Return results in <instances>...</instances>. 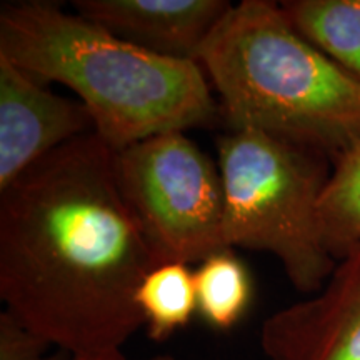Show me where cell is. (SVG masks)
<instances>
[{"mask_svg": "<svg viewBox=\"0 0 360 360\" xmlns=\"http://www.w3.org/2000/svg\"><path fill=\"white\" fill-rule=\"evenodd\" d=\"M155 265L96 132L0 191V299L72 357L122 350L143 327L135 295Z\"/></svg>", "mask_w": 360, "mask_h": 360, "instance_id": "1", "label": "cell"}, {"mask_svg": "<svg viewBox=\"0 0 360 360\" xmlns=\"http://www.w3.org/2000/svg\"><path fill=\"white\" fill-rule=\"evenodd\" d=\"M0 57L74 90L114 152L207 125L219 110L197 62L143 51L52 2L4 4Z\"/></svg>", "mask_w": 360, "mask_h": 360, "instance_id": "2", "label": "cell"}, {"mask_svg": "<svg viewBox=\"0 0 360 360\" xmlns=\"http://www.w3.org/2000/svg\"><path fill=\"white\" fill-rule=\"evenodd\" d=\"M197 64L231 129H257L334 162L360 142V84L292 25L281 4L229 8Z\"/></svg>", "mask_w": 360, "mask_h": 360, "instance_id": "3", "label": "cell"}, {"mask_svg": "<svg viewBox=\"0 0 360 360\" xmlns=\"http://www.w3.org/2000/svg\"><path fill=\"white\" fill-rule=\"evenodd\" d=\"M217 150L229 249L269 252L295 290H321L337 264L321 224L326 157L257 129H231Z\"/></svg>", "mask_w": 360, "mask_h": 360, "instance_id": "4", "label": "cell"}, {"mask_svg": "<svg viewBox=\"0 0 360 360\" xmlns=\"http://www.w3.org/2000/svg\"><path fill=\"white\" fill-rule=\"evenodd\" d=\"M115 175L157 265L200 264L231 250L220 169L186 132H162L115 152Z\"/></svg>", "mask_w": 360, "mask_h": 360, "instance_id": "5", "label": "cell"}, {"mask_svg": "<svg viewBox=\"0 0 360 360\" xmlns=\"http://www.w3.org/2000/svg\"><path fill=\"white\" fill-rule=\"evenodd\" d=\"M260 349L267 360H360V240L321 290L265 319Z\"/></svg>", "mask_w": 360, "mask_h": 360, "instance_id": "6", "label": "cell"}, {"mask_svg": "<svg viewBox=\"0 0 360 360\" xmlns=\"http://www.w3.org/2000/svg\"><path fill=\"white\" fill-rule=\"evenodd\" d=\"M96 132L82 102L0 57V191L74 139Z\"/></svg>", "mask_w": 360, "mask_h": 360, "instance_id": "7", "label": "cell"}, {"mask_svg": "<svg viewBox=\"0 0 360 360\" xmlns=\"http://www.w3.org/2000/svg\"><path fill=\"white\" fill-rule=\"evenodd\" d=\"M232 7L227 0H75L84 19L143 51L197 60L202 45Z\"/></svg>", "mask_w": 360, "mask_h": 360, "instance_id": "8", "label": "cell"}, {"mask_svg": "<svg viewBox=\"0 0 360 360\" xmlns=\"http://www.w3.org/2000/svg\"><path fill=\"white\" fill-rule=\"evenodd\" d=\"M292 25L360 84V0H289Z\"/></svg>", "mask_w": 360, "mask_h": 360, "instance_id": "9", "label": "cell"}, {"mask_svg": "<svg viewBox=\"0 0 360 360\" xmlns=\"http://www.w3.org/2000/svg\"><path fill=\"white\" fill-rule=\"evenodd\" d=\"M135 302L141 310L147 335L165 342L187 327L197 314V292L193 272L187 264L155 265L143 277Z\"/></svg>", "mask_w": 360, "mask_h": 360, "instance_id": "10", "label": "cell"}, {"mask_svg": "<svg viewBox=\"0 0 360 360\" xmlns=\"http://www.w3.org/2000/svg\"><path fill=\"white\" fill-rule=\"evenodd\" d=\"M197 314L215 330H231L249 312L254 283L247 265L232 250L207 257L193 270Z\"/></svg>", "mask_w": 360, "mask_h": 360, "instance_id": "11", "label": "cell"}, {"mask_svg": "<svg viewBox=\"0 0 360 360\" xmlns=\"http://www.w3.org/2000/svg\"><path fill=\"white\" fill-rule=\"evenodd\" d=\"M321 224L335 259L360 240V142L332 162L321 197Z\"/></svg>", "mask_w": 360, "mask_h": 360, "instance_id": "12", "label": "cell"}, {"mask_svg": "<svg viewBox=\"0 0 360 360\" xmlns=\"http://www.w3.org/2000/svg\"><path fill=\"white\" fill-rule=\"evenodd\" d=\"M47 340L34 334L8 310L0 314V360H72L70 354L47 355Z\"/></svg>", "mask_w": 360, "mask_h": 360, "instance_id": "13", "label": "cell"}, {"mask_svg": "<svg viewBox=\"0 0 360 360\" xmlns=\"http://www.w3.org/2000/svg\"><path fill=\"white\" fill-rule=\"evenodd\" d=\"M72 360H127L122 350H109V352L101 354H89V355H77Z\"/></svg>", "mask_w": 360, "mask_h": 360, "instance_id": "14", "label": "cell"}, {"mask_svg": "<svg viewBox=\"0 0 360 360\" xmlns=\"http://www.w3.org/2000/svg\"><path fill=\"white\" fill-rule=\"evenodd\" d=\"M146 360H177L172 355H167V354H160V355H154V357H148Z\"/></svg>", "mask_w": 360, "mask_h": 360, "instance_id": "15", "label": "cell"}]
</instances>
